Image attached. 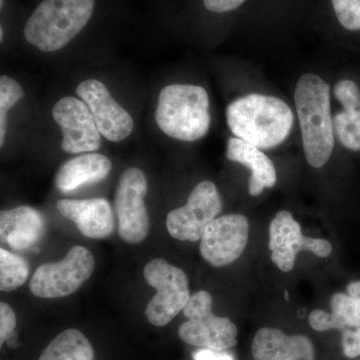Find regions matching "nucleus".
Instances as JSON below:
<instances>
[{"mask_svg":"<svg viewBox=\"0 0 360 360\" xmlns=\"http://www.w3.org/2000/svg\"><path fill=\"white\" fill-rule=\"evenodd\" d=\"M226 122L238 139L259 149H270L288 139L295 117L281 99L255 94L229 104Z\"/></svg>","mask_w":360,"mask_h":360,"instance_id":"f257e3e1","label":"nucleus"},{"mask_svg":"<svg viewBox=\"0 0 360 360\" xmlns=\"http://www.w3.org/2000/svg\"><path fill=\"white\" fill-rule=\"evenodd\" d=\"M295 101L307 160L311 167H322L335 148L330 87L319 75L307 73L296 84Z\"/></svg>","mask_w":360,"mask_h":360,"instance_id":"f03ea898","label":"nucleus"},{"mask_svg":"<svg viewBox=\"0 0 360 360\" xmlns=\"http://www.w3.org/2000/svg\"><path fill=\"white\" fill-rule=\"evenodd\" d=\"M155 122L163 134L176 141H200L210 130V98L203 87L172 84L158 96Z\"/></svg>","mask_w":360,"mask_h":360,"instance_id":"7ed1b4c3","label":"nucleus"},{"mask_svg":"<svg viewBox=\"0 0 360 360\" xmlns=\"http://www.w3.org/2000/svg\"><path fill=\"white\" fill-rule=\"evenodd\" d=\"M94 8V0H44L26 22L25 39L40 51H59L84 30Z\"/></svg>","mask_w":360,"mask_h":360,"instance_id":"20e7f679","label":"nucleus"},{"mask_svg":"<svg viewBox=\"0 0 360 360\" xmlns=\"http://www.w3.org/2000/svg\"><path fill=\"white\" fill-rule=\"evenodd\" d=\"M212 297L200 290L191 296L184 307L187 321L179 328L180 340L189 345L213 350H225L238 343V328L229 319L212 311Z\"/></svg>","mask_w":360,"mask_h":360,"instance_id":"39448f33","label":"nucleus"},{"mask_svg":"<svg viewBox=\"0 0 360 360\" xmlns=\"http://www.w3.org/2000/svg\"><path fill=\"white\" fill-rule=\"evenodd\" d=\"M143 274L146 283L158 291L146 307V319L158 328L167 326L191 298L186 272L162 258H155L146 265Z\"/></svg>","mask_w":360,"mask_h":360,"instance_id":"423d86ee","label":"nucleus"},{"mask_svg":"<svg viewBox=\"0 0 360 360\" xmlns=\"http://www.w3.org/2000/svg\"><path fill=\"white\" fill-rule=\"evenodd\" d=\"M94 270L92 253L84 246H75L60 262L44 264L35 270L30 291L39 298L65 297L75 292Z\"/></svg>","mask_w":360,"mask_h":360,"instance_id":"0eeeda50","label":"nucleus"},{"mask_svg":"<svg viewBox=\"0 0 360 360\" xmlns=\"http://www.w3.org/2000/svg\"><path fill=\"white\" fill-rule=\"evenodd\" d=\"M146 193L148 180L144 172L136 167L125 170L116 187L115 210L120 238L130 245L142 243L148 234Z\"/></svg>","mask_w":360,"mask_h":360,"instance_id":"6e6552de","label":"nucleus"},{"mask_svg":"<svg viewBox=\"0 0 360 360\" xmlns=\"http://www.w3.org/2000/svg\"><path fill=\"white\" fill-rule=\"evenodd\" d=\"M221 210L217 186L208 180L200 182L191 191L186 205L168 213V233L181 241L200 240L206 227Z\"/></svg>","mask_w":360,"mask_h":360,"instance_id":"1a4fd4ad","label":"nucleus"},{"mask_svg":"<svg viewBox=\"0 0 360 360\" xmlns=\"http://www.w3.org/2000/svg\"><path fill=\"white\" fill-rule=\"evenodd\" d=\"M248 232L250 224L245 215L226 214L215 219L200 238L203 259L214 267L231 264L245 251Z\"/></svg>","mask_w":360,"mask_h":360,"instance_id":"9d476101","label":"nucleus"},{"mask_svg":"<svg viewBox=\"0 0 360 360\" xmlns=\"http://www.w3.org/2000/svg\"><path fill=\"white\" fill-rule=\"evenodd\" d=\"M53 120L63 132L61 148L77 155L94 153L101 146V134L86 104L72 96H65L52 110Z\"/></svg>","mask_w":360,"mask_h":360,"instance_id":"9b49d317","label":"nucleus"},{"mask_svg":"<svg viewBox=\"0 0 360 360\" xmlns=\"http://www.w3.org/2000/svg\"><path fill=\"white\" fill-rule=\"evenodd\" d=\"M77 94L86 104L97 129L108 141H124L134 131V122L129 111L116 103L108 87L97 79L77 85Z\"/></svg>","mask_w":360,"mask_h":360,"instance_id":"f8f14e48","label":"nucleus"},{"mask_svg":"<svg viewBox=\"0 0 360 360\" xmlns=\"http://www.w3.org/2000/svg\"><path fill=\"white\" fill-rule=\"evenodd\" d=\"M56 207L86 238H105L115 231V213L110 203L104 198L61 200L56 203Z\"/></svg>","mask_w":360,"mask_h":360,"instance_id":"ddd939ff","label":"nucleus"},{"mask_svg":"<svg viewBox=\"0 0 360 360\" xmlns=\"http://www.w3.org/2000/svg\"><path fill=\"white\" fill-rule=\"evenodd\" d=\"M255 360H314V345L307 336L286 335L277 328L258 329L251 345Z\"/></svg>","mask_w":360,"mask_h":360,"instance_id":"4468645a","label":"nucleus"},{"mask_svg":"<svg viewBox=\"0 0 360 360\" xmlns=\"http://www.w3.org/2000/svg\"><path fill=\"white\" fill-rule=\"evenodd\" d=\"M45 222L37 210L18 206L0 213V238L14 250H30L44 236Z\"/></svg>","mask_w":360,"mask_h":360,"instance_id":"2eb2a0df","label":"nucleus"},{"mask_svg":"<svg viewBox=\"0 0 360 360\" xmlns=\"http://www.w3.org/2000/svg\"><path fill=\"white\" fill-rule=\"evenodd\" d=\"M302 227L290 212L277 213L269 227V250L271 260L281 271L290 272L295 264L296 255L303 251Z\"/></svg>","mask_w":360,"mask_h":360,"instance_id":"dca6fc26","label":"nucleus"},{"mask_svg":"<svg viewBox=\"0 0 360 360\" xmlns=\"http://www.w3.org/2000/svg\"><path fill=\"white\" fill-rule=\"evenodd\" d=\"M226 158L241 163L251 170L248 191L250 195L258 196L264 188H271L277 181L276 170L271 160L262 149L238 139L231 137L227 142Z\"/></svg>","mask_w":360,"mask_h":360,"instance_id":"f3484780","label":"nucleus"},{"mask_svg":"<svg viewBox=\"0 0 360 360\" xmlns=\"http://www.w3.org/2000/svg\"><path fill=\"white\" fill-rule=\"evenodd\" d=\"M335 98L342 105V112L333 117V127L338 141L345 148L360 150V90L350 79L340 80L335 84Z\"/></svg>","mask_w":360,"mask_h":360,"instance_id":"a211bd4d","label":"nucleus"},{"mask_svg":"<svg viewBox=\"0 0 360 360\" xmlns=\"http://www.w3.org/2000/svg\"><path fill=\"white\" fill-rule=\"evenodd\" d=\"M110 160L101 153H86L71 158L59 167L56 186L61 193H70L86 184H96L108 176Z\"/></svg>","mask_w":360,"mask_h":360,"instance_id":"6ab92c4d","label":"nucleus"},{"mask_svg":"<svg viewBox=\"0 0 360 360\" xmlns=\"http://www.w3.org/2000/svg\"><path fill=\"white\" fill-rule=\"evenodd\" d=\"M39 360H94V352L82 331L70 328L47 345Z\"/></svg>","mask_w":360,"mask_h":360,"instance_id":"aec40b11","label":"nucleus"},{"mask_svg":"<svg viewBox=\"0 0 360 360\" xmlns=\"http://www.w3.org/2000/svg\"><path fill=\"white\" fill-rule=\"evenodd\" d=\"M331 329L342 333L345 329L360 328V307L348 293H335L330 300Z\"/></svg>","mask_w":360,"mask_h":360,"instance_id":"412c9836","label":"nucleus"},{"mask_svg":"<svg viewBox=\"0 0 360 360\" xmlns=\"http://www.w3.org/2000/svg\"><path fill=\"white\" fill-rule=\"evenodd\" d=\"M28 276L30 267L25 258L0 248V290L8 292L20 288Z\"/></svg>","mask_w":360,"mask_h":360,"instance_id":"4be33fe9","label":"nucleus"},{"mask_svg":"<svg viewBox=\"0 0 360 360\" xmlns=\"http://www.w3.org/2000/svg\"><path fill=\"white\" fill-rule=\"evenodd\" d=\"M23 96H25V92L18 82L6 75H2L0 77V146L1 148L6 139L7 112Z\"/></svg>","mask_w":360,"mask_h":360,"instance_id":"5701e85b","label":"nucleus"},{"mask_svg":"<svg viewBox=\"0 0 360 360\" xmlns=\"http://www.w3.org/2000/svg\"><path fill=\"white\" fill-rule=\"evenodd\" d=\"M336 18L343 27L360 30V0H331Z\"/></svg>","mask_w":360,"mask_h":360,"instance_id":"b1692460","label":"nucleus"},{"mask_svg":"<svg viewBox=\"0 0 360 360\" xmlns=\"http://www.w3.org/2000/svg\"><path fill=\"white\" fill-rule=\"evenodd\" d=\"M341 347L347 359L360 356V328L345 329L341 333Z\"/></svg>","mask_w":360,"mask_h":360,"instance_id":"393cba45","label":"nucleus"},{"mask_svg":"<svg viewBox=\"0 0 360 360\" xmlns=\"http://www.w3.org/2000/svg\"><path fill=\"white\" fill-rule=\"evenodd\" d=\"M16 326V317L14 311L6 303H0V343L4 345V341L13 335Z\"/></svg>","mask_w":360,"mask_h":360,"instance_id":"a878e982","label":"nucleus"},{"mask_svg":"<svg viewBox=\"0 0 360 360\" xmlns=\"http://www.w3.org/2000/svg\"><path fill=\"white\" fill-rule=\"evenodd\" d=\"M303 251H309L316 257H328L333 251V246L326 239L307 238L303 241Z\"/></svg>","mask_w":360,"mask_h":360,"instance_id":"bb28decb","label":"nucleus"},{"mask_svg":"<svg viewBox=\"0 0 360 360\" xmlns=\"http://www.w3.org/2000/svg\"><path fill=\"white\" fill-rule=\"evenodd\" d=\"M245 0H203L205 8L212 13H222L234 11Z\"/></svg>","mask_w":360,"mask_h":360,"instance_id":"cd10ccee","label":"nucleus"},{"mask_svg":"<svg viewBox=\"0 0 360 360\" xmlns=\"http://www.w3.org/2000/svg\"><path fill=\"white\" fill-rule=\"evenodd\" d=\"M193 360H234L231 354L224 350H213L208 348H201L194 352Z\"/></svg>","mask_w":360,"mask_h":360,"instance_id":"c85d7f7f","label":"nucleus"},{"mask_svg":"<svg viewBox=\"0 0 360 360\" xmlns=\"http://www.w3.org/2000/svg\"><path fill=\"white\" fill-rule=\"evenodd\" d=\"M347 293L356 300L360 307V281L348 284Z\"/></svg>","mask_w":360,"mask_h":360,"instance_id":"c756f323","label":"nucleus"},{"mask_svg":"<svg viewBox=\"0 0 360 360\" xmlns=\"http://www.w3.org/2000/svg\"><path fill=\"white\" fill-rule=\"evenodd\" d=\"M4 39V28H0V40Z\"/></svg>","mask_w":360,"mask_h":360,"instance_id":"7c9ffc66","label":"nucleus"},{"mask_svg":"<svg viewBox=\"0 0 360 360\" xmlns=\"http://www.w3.org/2000/svg\"><path fill=\"white\" fill-rule=\"evenodd\" d=\"M0 7H4V0H0Z\"/></svg>","mask_w":360,"mask_h":360,"instance_id":"2f4dec72","label":"nucleus"}]
</instances>
